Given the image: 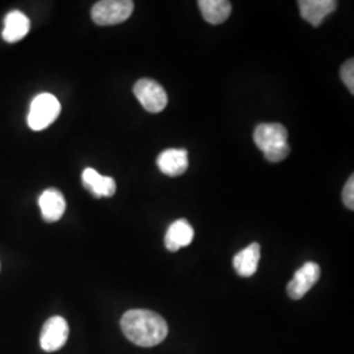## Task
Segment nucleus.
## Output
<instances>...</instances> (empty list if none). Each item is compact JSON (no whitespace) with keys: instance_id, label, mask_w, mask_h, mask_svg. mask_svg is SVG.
Listing matches in <instances>:
<instances>
[{"instance_id":"9b49d317","label":"nucleus","mask_w":354,"mask_h":354,"mask_svg":"<svg viewBox=\"0 0 354 354\" xmlns=\"http://www.w3.org/2000/svg\"><path fill=\"white\" fill-rule=\"evenodd\" d=\"M194 238V230L187 219L175 221L165 234V248L171 252H176L180 248L189 245Z\"/></svg>"},{"instance_id":"20e7f679","label":"nucleus","mask_w":354,"mask_h":354,"mask_svg":"<svg viewBox=\"0 0 354 354\" xmlns=\"http://www.w3.org/2000/svg\"><path fill=\"white\" fill-rule=\"evenodd\" d=\"M134 11L131 0H102L92 7V20L97 26H115L127 21Z\"/></svg>"},{"instance_id":"9d476101","label":"nucleus","mask_w":354,"mask_h":354,"mask_svg":"<svg viewBox=\"0 0 354 354\" xmlns=\"http://www.w3.org/2000/svg\"><path fill=\"white\" fill-rule=\"evenodd\" d=\"M38 205L41 209L42 218L49 223L59 221L66 212V200L64 194L54 188L45 190L39 196Z\"/></svg>"},{"instance_id":"0eeeda50","label":"nucleus","mask_w":354,"mask_h":354,"mask_svg":"<svg viewBox=\"0 0 354 354\" xmlns=\"http://www.w3.org/2000/svg\"><path fill=\"white\" fill-rule=\"evenodd\" d=\"M320 277V266L317 263H306L301 266L288 285V294L291 299H301L311 290Z\"/></svg>"},{"instance_id":"6e6552de","label":"nucleus","mask_w":354,"mask_h":354,"mask_svg":"<svg viewBox=\"0 0 354 354\" xmlns=\"http://www.w3.org/2000/svg\"><path fill=\"white\" fill-rule=\"evenodd\" d=\"M299 12L302 19L313 26H319L323 20L336 11L337 1L335 0H299Z\"/></svg>"},{"instance_id":"7ed1b4c3","label":"nucleus","mask_w":354,"mask_h":354,"mask_svg":"<svg viewBox=\"0 0 354 354\" xmlns=\"http://www.w3.org/2000/svg\"><path fill=\"white\" fill-rule=\"evenodd\" d=\"M61 113V104L51 93H41L30 104L28 114V125L35 130L41 131L57 120Z\"/></svg>"},{"instance_id":"1a4fd4ad","label":"nucleus","mask_w":354,"mask_h":354,"mask_svg":"<svg viewBox=\"0 0 354 354\" xmlns=\"http://www.w3.org/2000/svg\"><path fill=\"white\" fill-rule=\"evenodd\" d=\"M158 167L167 176H180L189 167L188 151L180 149H169L158 156Z\"/></svg>"},{"instance_id":"f257e3e1","label":"nucleus","mask_w":354,"mask_h":354,"mask_svg":"<svg viewBox=\"0 0 354 354\" xmlns=\"http://www.w3.org/2000/svg\"><path fill=\"white\" fill-rule=\"evenodd\" d=\"M121 329L133 344L150 348L165 340L168 326L163 317L150 310H130L121 317Z\"/></svg>"},{"instance_id":"f3484780","label":"nucleus","mask_w":354,"mask_h":354,"mask_svg":"<svg viewBox=\"0 0 354 354\" xmlns=\"http://www.w3.org/2000/svg\"><path fill=\"white\" fill-rule=\"evenodd\" d=\"M342 201L344 205L349 209L353 210L354 209V176L349 177V180L346 181L344 190H342Z\"/></svg>"},{"instance_id":"423d86ee","label":"nucleus","mask_w":354,"mask_h":354,"mask_svg":"<svg viewBox=\"0 0 354 354\" xmlns=\"http://www.w3.org/2000/svg\"><path fill=\"white\" fill-rule=\"evenodd\" d=\"M68 337V324L64 317H53L46 320L41 330L39 345L45 352H57Z\"/></svg>"},{"instance_id":"39448f33","label":"nucleus","mask_w":354,"mask_h":354,"mask_svg":"<svg viewBox=\"0 0 354 354\" xmlns=\"http://www.w3.org/2000/svg\"><path fill=\"white\" fill-rule=\"evenodd\" d=\"M133 92L142 106L150 113L162 112L168 104V96L165 88L152 79H140L136 83Z\"/></svg>"},{"instance_id":"4468645a","label":"nucleus","mask_w":354,"mask_h":354,"mask_svg":"<svg viewBox=\"0 0 354 354\" xmlns=\"http://www.w3.org/2000/svg\"><path fill=\"white\" fill-rule=\"evenodd\" d=\"M30 29V21L26 15L20 11H12L6 16L3 38L7 42H17L26 37Z\"/></svg>"},{"instance_id":"2eb2a0df","label":"nucleus","mask_w":354,"mask_h":354,"mask_svg":"<svg viewBox=\"0 0 354 354\" xmlns=\"http://www.w3.org/2000/svg\"><path fill=\"white\" fill-rule=\"evenodd\" d=\"M198 7L203 19L213 26L222 24L231 15V3L227 0H200Z\"/></svg>"},{"instance_id":"f8f14e48","label":"nucleus","mask_w":354,"mask_h":354,"mask_svg":"<svg viewBox=\"0 0 354 354\" xmlns=\"http://www.w3.org/2000/svg\"><path fill=\"white\" fill-rule=\"evenodd\" d=\"M83 185L86 189H88L95 197H112L117 185L114 178L109 176H102L96 169L86 168L82 174Z\"/></svg>"},{"instance_id":"ddd939ff","label":"nucleus","mask_w":354,"mask_h":354,"mask_svg":"<svg viewBox=\"0 0 354 354\" xmlns=\"http://www.w3.org/2000/svg\"><path fill=\"white\" fill-rule=\"evenodd\" d=\"M260 256H261L260 244L252 243L247 248L241 250V252L234 256L232 266L241 277H251L257 270Z\"/></svg>"},{"instance_id":"dca6fc26","label":"nucleus","mask_w":354,"mask_h":354,"mask_svg":"<svg viewBox=\"0 0 354 354\" xmlns=\"http://www.w3.org/2000/svg\"><path fill=\"white\" fill-rule=\"evenodd\" d=\"M342 82L351 91V93H354V61L349 59L345 64H342Z\"/></svg>"},{"instance_id":"f03ea898","label":"nucleus","mask_w":354,"mask_h":354,"mask_svg":"<svg viewBox=\"0 0 354 354\" xmlns=\"http://www.w3.org/2000/svg\"><path fill=\"white\" fill-rule=\"evenodd\" d=\"M288 130L281 124H260L253 131V140L266 160L279 163L289 156Z\"/></svg>"}]
</instances>
